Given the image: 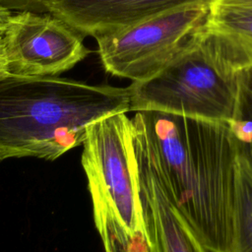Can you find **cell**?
<instances>
[{
  "instance_id": "6da1fadb",
  "label": "cell",
  "mask_w": 252,
  "mask_h": 252,
  "mask_svg": "<svg viewBox=\"0 0 252 252\" xmlns=\"http://www.w3.org/2000/svg\"><path fill=\"white\" fill-rule=\"evenodd\" d=\"M133 146L209 252H231L237 159L228 124L137 111Z\"/></svg>"
},
{
  "instance_id": "7a4b0ae2",
  "label": "cell",
  "mask_w": 252,
  "mask_h": 252,
  "mask_svg": "<svg viewBox=\"0 0 252 252\" xmlns=\"http://www.w3.org/2000/svg\"><path fill=\"white\" fill-rule=\"evenodd\" d=\"M128 111V87L9 74L0 80V160H55L83 145L90 125Z\"/></svg>"
},
{
  "instance_id": "3957f363",
  "label": "cell",
  "mask_w": 252,
  "mask_h": 252,
  "mask_svg": "<svg viewBox=\"0 0 252 252\" xmlns=\"http://www.w3.org/2000/svg\"><path fill=\"white\" fill-rule=\"evenodd\" d=\"M82 146L81 161L104 251L128 252L144 234L131 118L116 113L93 123Z\"/></svg>"
},
{
  "instance_id": "277c9868",
  "label": "cell",
  "mask_w": 252,
  "mask_h": 252,
  "mask_svg": "<svg viewBox=\"0 0 252 252\" xmlns=\"http://www.w3.org/2000/svg\"><path fill=\"white\" fill-rule=\"evenodd\" d=\"M239 72L200 30L161 71L128 86L130 111L154 110L228 123L234 115Z\"/></svg>"
},
{
  "instance_id": "5b68a950",
  "label": "cell",
  "mask_w": 252,
  "mask_h": 252,
  "mask_svg": "<svg viewBox=\"0 0 252 252\" xmlns=\"http://www.w3.org/2000/svg\"><path fill=\"white\" fill-rule=\"evenodd\" d=\"M210 1L168 11L123 30L94 36L104 70L132 82L166 67L203 26Z\"/></svg>"
},
{
  "instance_id": "8992f818",
  "label": "cell",
  "mask_w": 252,
  "mask_h": 252,
  "mask_svg": "<svg viewBox=\"0 0 252 252\" xmlns=\"http://www.w3.org/2000/svg\"><path fill=\"white\" fill-rule=\"evenodd\" d=\"M84 36L50 13L11 14L3 41L10 74L57 76L85 59Z\"/></svg>"
},
{
  "instance_id": "52a82bcc",
  "label": "cell",
  "mask_w": 252,
  "mask_h": 252,
  "mask_svg": "<svg viewBox=\"0 0 252 252\" xmlns=\"http://www.w3.org/2000/svg\"><path fill=\"white\" fill-rule=\"evenodd\" d=\"M210 0H47L45 13L84 37L114 32L187 5Z\"/></svg>"
},
{
  "instance_id": "ba28073f",
  "label": "cell",
  "mask_w": 252,
  "mask_h": 252,
  "mask_svg": "<svg viewBox=\"0 0 252 252\" xmlns=\"http://www.w3.org/2000/svg\"><path fill=\"white\" fill-rule=\"evenodd\" d=\"M133 149L149 252H209L171 204L144 156Z\"/></svg>"
},
{
  "instance_id": "9c48e42d",
  "label": "cell",
  "mask_w": 252,
  "mask_h": 252,
  "mask_svg": "<svg viewBox=\"0 0 252 252\" xmlns=\"http://www.w3.org/2000/svg\"><path fill=\"white\" fill-rule=\"evenodd\" d=\"M200 32L233 70L239 72L252 66V2L210 0Z\"/></svg>"
},
{
  "instance_id": "30bf717a",
  "label": "cell",
  "mask_w": 252,
  "mask_h": 252,
  "mask_svg": "<svg viewBox=\"0 0 252 252\" xmlns=\"http://www.w3.org/2000/svg\"><path fill=\"white\" fill-rule=\"evenodd\" d=\"M227 124L237 163L252 178V66L239 71L237 104Z\"/></svg>"
},
{
  "instance_id": "8fae6325",
  "label": "cell",
  "mask_w": 252,
  "mask_h": 252,
  "mask_svg": "<svg viewBox=\"0 0 252 252\" xmlns=\"http://www.w3.org/2000/svg\"><path fill=\"white\" fill-rule=\"evenodd\" d=\"M231 252H252V178L238 163Z\"/></svg>"
},
{
  "instance_id": "7c38bea8",
  "label": "cell",
  "mask_w": 252,
  "mask_h": 252,
  "mask_svg": "<svg viewBox=\"0 0 252 252\" xmlns=\"http://www.w3.org/2000/svg\"><path fill=\"white\" fill-rule=\"evenodd\" d=\"M47 0H0V5L8 10L32 11L45 13V3Z\"/></svg>"
},
{
  "instance_id": "4fadbf2b",
  "label": "cell",
  "mask_w": 252,
  "mask_h": 252,
  "mask_svg": "<svg viewBox=\"0 0 252 252\" xmlns=\"http://www.w3.org/2000/svg\"><path fill=\"white\" fill-rule=\"evenodd\" d=\"M10 74L8 67V60L5 52L3 34H0V80Z\"/></svg>"
},
{
  "instance_id": "5bb4252c",
  "label": "cell",
  "mask_w": 252,
  "mask_h": 252,
  "mask_svg": "<svg viewBox=\"0 0 252 252\" xmlns=\"http://www.w3.org/2000/svg\"><path fill=\"white\" fill-rule=\"evenodd\" d=\"M128 252H149L144 234H140L130 245Z\"/></svg>"
},
{
  "instance_id": "9a60e30c",
  "label": "cell",
  "mask_w": 252,
  "mask_h": 252,
  "mask_svg": "<svg viewBox=\"0 0 252 252\" xmlns=\"http://www.w3.org/2000/svg\"><path fill=\"white\" fill-rule=\"evenodd\" d=\"M11 11L2 7L0 5V34H3L7 26V22L9 17L11 16Z\"/></svg>"
},
{
  "instance_id": "2e32d148",
  "label": "cell",
  "mask_w": 252,
  "mask_h": 252,
  "mask_svg": "<svg viewBox=\"0 0 252 252\" xmlns=\"http://www.w3.org/2000/svg\"><path fill=\"white\" fill-rule=\"evenodd\" d=\"M220 2L225 3H246V2H252V0H218Z\"/></svg>"
}]
</instances>
